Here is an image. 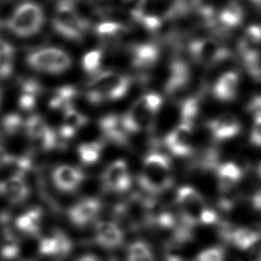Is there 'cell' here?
Returning <instances> with one entry per match:
<instances>
[{
	"label": "cell",
	"instance_id": "obj_10",
	"mask_svg": "<svg viewBox=\"0 0 261 261\" xmlns=\"http://www.w3.org/2000/svg\"><path fill=\"white\" fill-rule=\"evenodd\" d=\"M25 134L37 149L48 151L58 146V135L40 116H33L23 124Z\"/></svg>",
	"mask_w": 261,
	"mask_h": 261
},
{
	"label": "cell",
	"instance_id": "obj_29",
	"mask_svg": "<svg viewBox=\"0 0 261 261\" xmlns=\"http://www.w3.org/2000/svg\"><path fill=\"white\" fill-rule=\"evenodd\" d=\"M40 88L33 81L24 82L22 86V93L19 98V106L22 110H32L36 105L37 96Z\"/></svg>",
	"mask_w": 261,
	"mask_h": 261
},
{
	"label": "cell",
	"instance_id": "obj_37",
	"mask_svg": "<svg viewBox=\"0 0 261 261\" xmlns=\"http://www.w3.org/2000/svg\"><path fill=\"white\" fill-rule=\"evenodd\" d=\"M250 109L252 110H261V81L250 100Z\"/></svg>",
	"mask_w": 261,
	"mask_h": 261
},
{
	"label": "cell",
	"instance_id": "obj_18",
	"mask_svg": "<svg viewBox=\"0 0 261 261\" xmlns=\"http://www.w3.org/2000/svg\"><path fill=\"white\" fill-rule=\"evenodd\" d=\"M261 26L248 27L240 40L239 53L243 63L260 57Z\"/></svg>",
	"mask_w": 261,
	"mask_h": 261
},
{
	"label": "cell",
	"instance_id": "obj_40",
	"mask_svg": "<svg viewBox=\"0 0 261 261\" xmlns=\"http://www.w3.org/2000/svg\"><path fill=\"white\" fill-rule=\"evenodd\" d=\"M258 173H259V174H260L261 176V165L259 166V168H258Z\"/></svg>",
	"mask_w": 261,
	"mask_h": 261
},
{
	"label": "cell",
	"instance_id": "obj_3",
	"mask_svg": "<svg viewBox=\"0 0 261 261\" xmlns=\"http://www.w3.org/2000/svg\"><path fill=\"white\" fill-rule=\"evenodd\" d=\"M163 103L158 93H149L139 98L123 116L121 121L127 135L137 134L148 129L153 123Z\"/></svg>",
	"mask_w": 261,
	"mask_h": 261
},
{
	"label": "cell",
	"instance_id": "obj_8",
	"mask_svg": "<svg viewBox=\"0 0 261 261\" xmlns=\"http://www.w3.org/2000/svg\"><path fill=\"white\" fill-rule=\"evenodd\" d=\"M189 52L193 61L207 67L219 65L230 58L228 49L219 40L211 37L192 41L189 45Z\"/></svg>",
	"mask_w": 261,
	"mask_h": 261
},
{
	"label": "cell",
	"instance_id": "obj_23",
	"mask_svg": "<svg viewBox=\"0 0 261 261\" xmlns=\"http://www.w3.org/2000/svg\"><path fill=\"white\" fill-rule=\"evenodd\" d=\"M99 127L104 139L118 145L127 143L128 135L123 129L121 117L116 115H110L103 117L99 122Z\"/></svg>",
	"mask_w": 261,
	"mask_h": 261
},
{
	"label": "cell",
	"instance_id": "obj_12",
	"mask_svg": "<svg viewBox=\"0 0 261 261\" xmlns=\"http://www.w3.org/2000/svg\"><path fill=\"white\" fill-rule=\"evenodd\" d=\"M102 203L97 198H86L78 201L68 211L70 222L77 227H85L98 218Z\"/></svg>",
	"mask_w": 261,
	"mask_h": 261
},
{
	"label": "cell",
	"instance_id": "obj_42",
	"mask_svg": "<svg viewBox=\"0 0 261 261\" xmlns=\"http://www.w3.org/2000/svg\"><path fill=\"white\" fill-rule=\"evenodd\" d=\"M1 98H2V95H1V92H0V101H1Z\"/></svg>",
	"mask_w": 261,
	"mask_h": 261
},
{
	"label": "cell",
	"instance_id": "obj_24",
	"mask_svg": "<svg viewBox=\"0 0 261 261\" xmlns=\"http://www.w3.org/2000/svg\"><path fill=\"white\" fill-rule=\"evenodd\" d=\"M89 122L87 116L75 109H66L64 112V118L59 129V136L62 141H68L73 138L77 133L85 126Z\"/></svg>",
	"mask_w": 261,
	"mask_h": 261
},
{
	"label": "cell",
	"instance_id": "obj_17",
	"mask_svg": "<svg viewBox=\"0 0 261 261\" xmlns=\"http://www.w3.org/2000/svg\"><path fill=\"white\" fill-rule=\"evenodd\" d=\"M160 58L159 47L155 44L142 43L130 48V62L133 67L140 71L152 68Z\"/></svg>",
	"mask_w": 261,
	"mask_h": 261
},
{
	"label": "cell",
	"instance_id": "obj_4",
	"mask_svg": "<svg viewBox=\"0 0 261 261\" xmlns=\"http://www.w3.org/2000/svg\"><path fill=\"white\" fill-rule=\"evenodd\" d=\"M43 9L33 2H24L12 12L8 28L19 37H31L40 32L44 23Z\"/></svg>",
	"mask_w": 261,
	"mask_h": 261
},
{
	"label": "cell",
	"instance_id": "obj_20",
	"mask_svg": "<svg viewBox=\"0 0 261 261\" xmlns=\"http://www.w3.org/2000/svg\"><path fill=\"white\" fill-rule=\"evenodd\" d=\"M239 74L236 71H229L221 74L212 89L215 98L224 102L234 99L239 87Z\"/></svg>",
	"mask_w": 261,
	"mask_h": 261
},
{
	"label": "cell",
	"instance_id": "obj_39",
	"mask_svg": "<svg viewBox=\"0 0 261 261\" xmlns=\"http://www.w3.org/2000/svg\"><path fill=\"white\" fill-rule=\"evenodd\" d=\"M61 1H67V2H70V3H73L74 1H76V0H60V2Z\"/></svg>",
	"mask_w": 261,
	"mask_h": 261
},
{
	"label": "cell",
	"instance_id": "obj_7",
	"mask_svg": "<svg viewBox=\"0 0 261 261\" xmlns=\"http://www.w3.org/2000/svg\"><path fill=\"white\" fill-rule=\"evenodd\" d=\"M27 64L41 73L57 74L69 69L72 59L61 48L45 47L31 53L27 57Z\"/></svg>",
	"mask_w": 261,
	"mask_h": 261
},
{
	"label": "cell",
	"instance_id": "obj_34",
	"mask_svg": "<svg viewBox=\"0 0 261 261\" xmlns=\"http://www.w3.org/2000/svg\"><path fill=\"white\" fill-rule=\"evenodd\" d=\"M22 126V122L21 117L18 115L11 114L5 116L1 122L0 128L2 129V132L5 135H15V133H17Z\"/></svg>",
	"mask_w": 261,
	"mask_h": 261
},
{
	"label": "cell",
	"instance_id": "obj_9",
	"mask_svg": "<svg viewBox=\"0 0 261 261\" xmlns=\"http://www.w3.org/2000/svg\"><path fill=\"white\" fill-rule=\"evenodd\" d=\"M176 202L182 220L187 225L200 224L204 212L208 208L200 192L190 186L178 189Z\"/></svg>",
	"mask_w": 261,
	"mask_h": 261
},
{
	"label": "cell",
	"instance_id": "obj_14",
	"mask_svg": "<svg viewBox=\"0 0 261 261\" xmlns=\"http://www.w3.org/2000/svg\"><path fill=\"white\" fill-rule=\"evenodd\" d=\"M192 139L193 126L188 123H181L167 135L165 144L175 156H187L192 151Z\"/></svg>",
	"mask_w": 261,
	"mask_h": 261
},
{
	"label": "cell",
	"instance_id": "obj_16",
	"mask_svg": "<svg viewBox=\"0 0 261 261\" xmlns=\"http://www.w3.org/2000/svg\"><path fill=\"white\" fill-rule=\"evenodd\" d=\"M208 128L215 140L227 141L239 134L241 123L233 114L225 113L211 121Z\"/></svg>",
	"mask_w": 261,
	"mask_h": 261
},
{
	"label": "cell",
	"instance_id": "obj_6",
	"mask_svg": "<svg viewBox=\"0 0 261 261\" xmlns=\"http://www.w3.org/2000/svg\"><path fill=\"white\" fill-rule=\"evenodd\" d=\"M152 203L139 194L130 195L116 207L117 217L133 230L144 227L152 220Z\"/></svg>",
	"mask_w": 261,
	"mask_h": 261
},
{
	"label": "cell",
	"instance_id": "obj_19",
	"mask_svg": "<svg viewBox=\"0 0 261 261\" xmlns=\"http://www.w3.org/2000/svg\"><path fill=\"white\" fill-rule=\"evenodd\" d=\"M0 194L8 203L18 205L29 198V186L23 176H14L0 185Z\"/></svg>",
	"mask_w": 261,
	"mask_h": 261
},
{
	"label": "cell",
	"instance_id": "obj_21",
	"mask_svg": "<svg viewBox=\"0 0 261 261\" xmlns=\"http://www.w3.org/2000/svg\"><path fill=\"white\" fill-rule=\"evenodd\" d=\"M243 18L244 11L242 6L234 0L229 1L216 17L214 29L216 28L218 31L233 29L243 22Z\"/></svg>",
	"mask_w": 261,
	"mask_h": 261
},
{
	"label": "cell",
	"instance_id": "obj_41",
	"mask_svg": "<svg viewBox=\"0 0 261 261\" xmlns=\"http://www.w3.org/2000/svg\"><path fill=\"white\" fill-rule=\"evenodd\" d=\"M255 261H261V257H258V258H257V260H255Z\"/></svg>",
	"mask_w": 261,
	"mask_h": 261
},
{
	"label": "cell",
	"instance_id": "obj_2",
	"mask_svg": "<svg viewBox=\"0 0 261 261\" xmlns=\"http://www.w3.org/2000/svg\"><path fill=\"white\" fill-rule=\"evenodd\" d=\"M132 80L126 75L107 71L98 73L88 84V100L91 104L116 100L123 98L129 91Z\"/></svg>",
	"mask_w": 261,
	"mask_h": 261
},
{
	"label": "cell",
	"instance_id": "obj_1",
	"mask_svg": "<svg viewBox=\"0 0 261 261\" xmlns=\"http://www.w3.org/2000/svg\"><path fill=\"white\" fill-rule=\"evenodd\" d=\"M139 184L145 192L158 194L167 191L172 185L170 160L164 154L149 153L143 161Z\"/></svg>",
	"mask_w": 261,
	"mask_h": 261
},
{
	"label": "cell",
	"instance_id": "obj_27",
	"mask_svg": "<svg viewBox=\"0 0 261 261\" xmlns=\"http://www.w3.org/2000/svg\"><path fill=\"white\" fill-rule=\"evenodd\" d=\"M230 239L240 250H248L258 242L259 234L250 228L241 227L231 232Z\"/></svg>",
	"mask_w": 261,
	"mask_h": 261
},
{
	"label": "cell",
	"instance_id": "obj_22",
	"mask_svg": "<svg viewBox=\"0 0 261 261\" xmlns=\"http://www.w3.org/2000/svg\"><path fill=\"white\" fill-rule=\"evenodd\" d=\"M43 212L39 207L30 208L15 218V228L25 236L38 237L42 228Z\"/></svg>",
	"mask_w": 261,
	"mask_h": 261
},
{
	"label": "cell",
	"instance_id": "obj_11",
	"mask_svg": "<svg viewBox=\"0 0 261 261\" xmlns=\"http://www.w3.org/2000/svg\"><path fill=\"white\" fill-rule=\"evenodd\" d=\"M102 187L107 192L122 193L132 185L128 165L123 160H117L106 167L101 177Z\"/></svg>",
	"mask_w": 261,
	"mask_h": 261
},
{
	"label": "cell",
	"instance_id": "obj_36",
	"mask_svg": "<svg viewBox=\"0 0 261 261\" xmlns=\"http://www.w3.org/2000/svg\"><path fill=\"white\" fill-rule=\"evenodd\" d=\"M250 142L253 145L261 147V111L257 112L250 135Z\"/></svg>",
	"mask_w": 261,
	"mask_h": 261
},
{
	"label": "cell",
	"instance_id": "obj_25",
	"mask_svg": "<svg viewBox=\"0 0 261 261\" xmlns=\"http://www.w3.org/2000/svg\"><path fill=\"white\" fill-rule=\"evenodd\" d=\"M243 176V171L232 162L225 163L218 169V188L222 193H228Z\"/></svg>",
	"mask_w": 261,
	"mask_h": 261
},
{
	"label": "cell",
	"instance_id": "obj_33",
	"mask_svg": "<svg viewBox=\"0 0 261 261\" xmlns=\"http://www.w3.org/2000/svg\"><path fill=\"white\" fill-rule=\"evenodd\" d=\"M102 62V51L99 49L88 52L82 60V65L84 71L90 74L98 72Z\"/></svg>",
	"mask_w": 261,
	"mask_h": 261
},
{
	"label": "cell",
	"instance_id": "obj_26",
	"mask_svg": "<svg viewBox=\"0 0 261 261\" xmlns=\"http://www.w3.org/2000/svg\"><path fill=\"white\" fill-rule=\"evenodd\" d=\"M103 147L104 143L100 141L82 143L77 149L78 156L82 163L90 166L97 163L101 156Z\"/></svg>",
	"mask_w": 261,
	"mask_h": 261
},
{
	"label": "cell",
	"instance_id": "obj_30",
	"mask_svg": "<svg viewBox=\"0 0 261 261\" xmlns=\"http://www.w3.org/2000/svg\"><path fill=\"white\" fill-rule=\"evenodd\" d=\"M14 69V48L4 40H0V78L10 76Z\"/></svg>",
	"mask_w": 261,
	"mask_h": 261
},
{
	"label": "cell",
	"instance_id": "obj_13",
	"mask_svg": "<svg viewBox=\"0 0 261 261\" xmlns=\"http://www.w3.org/2000/svg\"><path fill=\"white\" fill-rule=\"evenodd\" d=\"M85 179V174L80 168L71 165H61L52 173V181L58 191L65 193L75 192Z\"/></svg>",
	"mask_w": 261,
	"mask_h": 261
},
{
	"label": "cell",
	"instance_id": "obj_31",
	"mask_svg": "<svg viewBox=\"0 0 261 261\" xmlns=\"http://www.w3.org/2000/svg\"><path fill=\"white\" fill-rule=\"evenodd\" d=\"M127 261H156L152 251L148 243L144 242H135L132 243L128 252Z\"/></svg>",
	"mask_w": 261,
	"mask_h": 261
},
{
	"label": "cell",
	"instance_id": "obj_32",
	"mask_svg": "<svg viewBox=\"0 0 261 261\" xmlns=\"http://www.w3.org/2000/svg\"><path fill=\"white\" fill-rule=\"evenodd\" d=\"M126 31L125 27L119 22H104L98 23L96 27V33L98 36L106 40H112L120 36Z\"/></svg>",
	"mask_w": 261,
	"mask_h": 261
},
{
	"label": "cell",
	"instance_id": "obj_35",
	"mask_svg": "<svg viewBox=\"0 0 261 261\" xmlns=\"http://www.w3.org/2000/svg\"><path fill=\"white\" fill-rule=\"evenodd\" d=\"M194 261H225V253L222 248L212 247L200 252Z\"/></svg>",
	"mask_w": 261,
	"mask_h": 261
},
{
	"label": "cell",
	"instance_id": "obj_28",
	"mask_svg": "<svg viewBox=\"0 0 261 261\" xmlns=\"http://www.w3.org/2000/svg\"><path fill=\"white\" fill-rule=\"evenodd\" d=\"M76 94V90L71 86L59 88L49 100V106L51 109L66 110L72 108L71 104Z\"/></svg>",
	"mask_w": 261,
	"mask_h": 261
},
{
	"label": "cell",
	"instance_id": "obj_38",
	"mask_svg": "<svg viewBox=\"0 0 261 261\" xmlns=\"http://www.w3.org/2000/svg\"><path fill=\"white\" fill-rule=\"evenodd\" d=\"M76 261H101L97 256L94 255H84L83 257H79Z\"/></svg>",
	"mask_w": 261,
	"mask_h": 261
},
{
	"label": "cell",
	"instance_id": "obj_5",
	"mask_svg": "<svg viewBox=\"0 0 261 261\" xmlns=\"http://www.w3.org/2000/svg\"><path fill=\"white\" fill-rule=\"evenodd\" d=\"M53 27L66 39L79 40L84 37L88 22L70 2L61 1L53 18Z\"/></svg>",
	"mask_w": 261,
	"mask_h": 261
},
{
	"label": "cell",
	"instance_id": "obj_15",
	"mask_svg": "<svg viewBox=\"0 0 261 261\" xmlns=\"http://www.w3.org/2000/svg\"><path fill=\"white\" fill-rule=\"evenodd\" d=\"M123 240V230L115 222L100 221L95 225L94 241L102 248L114 250L122 246Z\"/></svg>",
	"mask_w": 261,
	"mask_h": 261
}]
</instances>
